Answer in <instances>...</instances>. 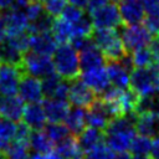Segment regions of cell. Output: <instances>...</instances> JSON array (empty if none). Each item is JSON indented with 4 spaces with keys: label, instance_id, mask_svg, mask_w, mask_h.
<instances>
[{
    "label": "cell",
    "instance_id": "obj_1",
    "mask_svg": "<svg viewBox=\"0 0 159 159\" xmlns=\"http://www.w3.org/2000/svg\"><path fill=\"white\" fill-rule=\"evenodd\" d=\"M91 40L102 52L107 62H118L127 53L119 34L114 29L94 30Z\"/></svg>",
    "mask_w": 159,
    "mask_h": 159
},
{
    "label": "cell",
    "instance_id": "obj_2",
    "mask_svg": "<svg viewBox=\"0 0 159 159\" xmlns=\"http://www.w3.org/2000/svg\"><path fill=\"white\" fill-rule=\"evenodd\" d=\"M52 63L55 72L65 81L72 82L80 76V60L78 52L71 46V43H63L57 46L52 55Z\"/></svg>",
    "mask_w": 159,
    "mask_h": 159
},
{
    "label": "cell",
    "instance_id": "obj_3",
    "mask_svg": "<svg viewBox=\"0 0 159 159\" xmlns=\"http://www.w3.org/2000/svg\"><path fill=\"white\" fill-rule=\"evenodd\" d=\"M129 88L139 97L159 96V77L148 68H134L129 76Z\"/></svg>",
    "mask_w": 159,
    "mask_h": 159
},
{
    "label": "cell",
    "instance_id": "obj_4",
    "mask_svg": "<svg viewBox=\"0 0 159 159\" xmlns=\"http://www.w3.org/2000/svg\"><path fill=\"white\" fill-rule=\"evenodd\" d=\"M91 22L94 30H102V29H117L119 26H123L118 5L117 2H109L104 6H101L93 11H89Z\"/></svg>",
    "mask_w": 159,
    "mask_h": 159
},
{
    "label": "cell",
    "instance_id": "obj_5",
    "mask_svg": "<svg viewBox=\"0 0 159 159\" xmlns=\"http://www.w3.org/2000/svg\"><path fill=\"white\" fill-rule=\"evenodd\" d=\"M119 36L127 53H133L138 48L147 47L153 40V36L144 25L122 26Z\"/></svg>",
    "mask_w": 159,
    "mask_h": 159
},
{
    "label": "cell",
    "instance_id": "obj_6",
    "mask_svg": "<svg viewBox=\"0 0 159 159\" xmlns=\"http://www.w3.org/2000/svg\"><path fill=\"white\" fill-rule=\"evenodd\" d=\"M22 70L25 75L32 76L35 78H45L55 73V67L51 57L39 55L31 51H27L24 55Z\"/></svg>",
    "mask_w": 159,
    "mask_h": 159
},
{
    "label": "cell",
    "instance_id": "obj_7",
    "mask_svg": "<svg viewBox=\"0 0 159 159\" xmlns=\"http://www.w3.org/2000/svg\"><path fill=\"white\" fill-rule=\"evenodd\" d=\"M25 75L21 67L0 62V96L14 97L17 93L21 77Z\"/></svg>",
    "mask_w": 159,
    "mask_h": 159
},
{
    "label": "cell",
    "instance_id": "obj_8",
    "mask_svg": "<svg viewBox=\"0 0 159 159\" xmlns=\"http://www.w3.org/2000/svg\"><path fill=\"white\" fill-rule=\"evenodd\" d=\"M117 5L123 26L142 25L145 19V10L142 0H120Z\"/></svg>",
    "mask_w": 159,
    "mask_h": 159
},
{
    "label": "cell",
    "instance_id": "obj_9",
    "mask_svg": "<svg viewBox=\"0 0 159 159\" xmlns=\"http://www.w3.org/2000/svg\"><path fill=\"white\" fill-rule=\"evenodd\" d=\"M97 99L96 93L87 87L81 80H75L70 83L68 92V103L73 104V107L88 108Z\"/></svg>",
    "mask_w": 159,
    "mask_h": 159
},
{
    "label": "cell",
    "instance_id": "obj_10",
    "mask_svg": "<svg viewBox=\"0 0 159 159\" xmlns=\"http://www.w3.org/2000/svg\"><path fill=\"white\" fill-rule=\"evenodd\" d=\"M1 21L4 24L7 37H12L26 32L30 24L24 11L12 10V9H9L4 15H1Z\"/></svg>",
    "mask_w": 159,
    "mask_h": 159
},
{
    "label": "cell",
    "instance_id": "obj_11",
    "mask_svg": "<svg viewBox=\"0 0 159 159\" xmlns=\"http://www.w3.org/2000/svg\"><path fill=\"white\" fill-rule=\"evenodd\" d=\"M17 93H19V97L27 104L40 103V101L43 97L42 88H41V81L32 76L24 75L20 80Z\"/></svg>",
    "mask_w": 159,
    "mask_h": 159
},
{
    "label": "cell",
    "instance_id": "obj_12",
    "mask_svg": "<svg viewBox=\"0 0 159 159\" xmlns=\"http://www.w3.org/2000/svg\"><path fill=\"white\" fill-rule=\"evenodd\" d=\"M81 81L87 87H89L96 93L97 97L102 96L111 87L106 67H99V68H96V70L83 72L81 75Z\"/></svg>",
    "mask_w": 159,
    "mask_h": 159
},
{
    "label": "cell",
    "instance_id": "obj_13",
    "mask_svg": "<svg viewBox=\"0 0 159 159\" xmlns=\"http://www.w3.org/2000/svg\"><path fill=\"white\" fill-rule=\"evenodd\" d=\"M57 48V41L52 36L51 32H42V34H35L30 35V45L29 50L31 52L43 55V56H51L55 53Z\"/></svg>",
    "mask_w": 159,
    "mask_h": 159
},
{
    "label": "cell",
    "instance_id": "obj_14",
    "mask_svg": "<svg viewBox=\"0 0 159 159\" xmlns=\"http://www.w3.org/2000/svg\"><path fill=\"white\" fill-rule=\"evenodd\" d=\"M46 116L41 103H29L25 106L22 114V123L31 130H42L46 125Z\"/></svg>",
    "mask_w": 159,
    "mask_h": 159
},
{
    "label": "cell",
    "instance_id": "obj_15",
    "mask_svg": "<svg viewBox=\"0 0 159 159\" xmlns=\"http://www.w3.org/2000/svg\"><path fill=\"white\" fill-rule=\"evenodd\" d=\"M46 119L50 123H61L66 119L70 111V103L67 101H58L55 98H46L42 102Z\"/></svg>",
    "mask_w": 159,
    "mask_h": 159
},
{
    "label": "cell",
    "instance_id": "obj_16",
    "mask_svg": "<svg viewBox=\"0 0 159 159\" xmlns=\"http://www.w3.org/2000/svg\"><path fill=\"white\" fill-rule=\"evenodd\" d=\"M25 109V102L20 97H4L0 96V114L12 122H17L22 118Z\"/></svg>",
    "mask_w": 159,
    "mask_h": 159
},
{
    "label": "cell",
    "instance_id": "obj_17",
    "mask_svg": "<svg viewBox=\"0 0 159 159\" xmlns=\"http://www.w3.org/2000/svg\"><path fill=\"white\" fill-rule=\"evenodd\" d=\"M78 60H80V70L82 72L104 67V65L107 62L104 56L102 55V52L96 46H92V47L80 52Z\"/></svg>",
    "mask_w": 159,
    "mask_h": 159
},
{
    "label": "cell",
    "instance_id": "obj_18",
    "mask_svg": "<svg viewBox=\"0 0 159 159\" xmlns=\"http://www.w3.org/2000/svg\"><path fill=\"white\" fill-rule=\"evenodd\" d=\"M76 139L80 149L86 154L104 142V132L93 127H86Z\"/></svg>",
    "mask_w": 159,
    "mask_h": 159
},
{
    "label": "cell",
    "instance_id": "obj_19",
    "mask_svg": "<svg viewBox=\"0 0 159 159\" xmlns=\"http://www.w3.org/2000/svg\"><path fill=\"white\" fill-rule=\"evenodd\" d=\"M106 70H107L109 83L112 87L120 89V91H125L129 88L130 73L124 67H122L118 62H108Z\"/></svg>",
    "mask_w": 159,
    "mask_h": 159
},
{
    "label": "cell",
    "instance_id": "obj_20",
    "mask_svg": "<svg viewBox=\"0 0 159 159\" xmlns=\"http://www.w3.org/2000/svg\"><path fill=\"white\" fill-rule=\"evenodd\" d=\"M65 125L70 130L71 135L78 137L82 130L87 127V120H86V111L84 108L81 107H70V111L67 113V117L65 119Z\"/></svg>",
    "mask_w": 159,
    "mask_h": 159
},
{
    "label": "cell",
    "instance_id": "obj_21",
    "mask_svg": "<svg viewBox=\"0 0 159 159\" xmlns=\"http://www.w3.org/2000/svg\"><path fill=\"white\" fill-rule=\"evenodd\" d=\"M135 132L139 135L153 138L157 133H159V120L152 113L140 114L135 120Z\"/></svg>",
    "mask_w": 159,
    "mask_h": 159
},
{
    "label": "cell",
    "instance_id": "obj_22",
    "mask_svg": "<svg viewBox=\"0 0 159 159\" xmlns=\"http://www.w3.org/2000/svg\"><path fill=\"white\" fill-rule=\"evenodd\" d=\"M137 133H113L104 134V143L117 154L123 152H129V147L132 140Z\"/></svg>",
    "mask_w": 159,
    "mask_h": 159
},
{
    "label": "cell",
    "instance_id": "obj_23",
    "mask_svg": "<svg viewBox=\"0 0 159 159\" xmlns=\"http://www.w3.org/2000/svg\"><path fill=\"white\" fill-rule=\"evenodd\" d=\"M29 148L34 149L35 153L47 155L55 149V144L50 140L43 130H32L29 139Z\"/></svg>",
    "mask_w": 159,
    "mask_h": 159
},
{
    "label": "cell",
    "instance_id": "obj_24",
    "mask_svg": "<svg viewBox=\"0 0 159 159\" xmlns=\"http://www.w3.org/2000/svg\"><path fill=\"white\" fill-rule=\"evenodd\" d=\"M51 34L55 37V40L57 41V43H60V45L68 43L72 40V37H73L72 24L65 21L61 17L55 19L52 29H51Z\"/></svg>",
    "mask_w": 159,
    "mask_h": 159
},
{
    "label": "cell",
    "instance_id": "obj_25",
    "mask_svg": "<svg viewBox=\"0 0 159 159\" xmlns=\"http://www.w3.org/2000/svg\"><path fill=\"white\" fill-rule=\"evenodd\" d=\"M24 55L25 53L16 50L6 40L0 45V62L2 63H7V65H12V66L22 68Z\"/></svg>",
    "mask_w": 159,
    "mask_h": 159
},
{
    "label": "cell",
    "instance_id": "obj_26",
    "mask_svg": "<svg viewBox=\"0 0 159 159\" xmlns=\"http://www.w3.org/2000/svg\"><path fill=\"white\" fill-rule=\"evenodd\" d=\"M152 143H153L152 138L143 137V135H135L130 143L129 153L133 157H148V154H150Z\"/></svg>",
    "mask_w": 159,
    "mask_h": 159
},
{
    "label": "cell",
    "instance_id": "obj_27",
    "mask_svg": "<svg viewBox=\"0 0 159 159\" xmlns=\"http://www.w3.org/2000/svg\"><path fill=\"white\" fill-rule=\"evenodd\" d=\"M43 132L53 144H57L71 135L67 127L62 123H48L45 125Z\"/></svg>",
    "mask_w": 159,
    "mask_h": 159
},
{
    "label": "cell",
    "instance_id": "obj_28",
    "mask_svg": "<svg viewBox=\"0 0 159 159\" xmlns=\"http://www.w3.org/2000/svg\"><path fill=\"white\" fill-rule=\"evenodd\" d=\"M130 55H132L134 68H148L154 63V58L149 47L138 48Z\"/></svg>",
    "mask_w": 159,
    "mask_h": 159
},
{
    "label": "cell",
    "instance_id": "obj_29",
    "mask_svg": "<svg viewBox=\"0 0 159 159\" xmlns=\"http://www.w3.org/2000/svg\"><path fill=\"white\" fill-rule=\"evenodd\" d=\"M93 31H94V29L92 26L91 19H88L86 16H83L80 21L72 24L73 37H91Z\"/></svg>",
    "mask_w": 159,
    "mask_h": 159
},
{
    "label": "cell",
    "instance_id": "obj_30",
    "mask_svg": "<svg viewBox=\"0 0 159 159\" xmlns=\"http://www.w3.org/2000/svg\"><path fill=\"white\" fill-rule=\"evenodd\" d=\"M17 124L6 118H0V140L4 143H11L16 135Z\"/></svg>",
    "mask_w": 159,
    "mask_h": 159
},
{
    "label": "cell",
    "instance_id": "obj_31",
    "mask_svg": "<svg viewBox=\"0 0 159 159\" xmlns=\"http://www.w3.org/2000/svg\"><path fill=\"white\" fill-rule=\"evenodd\" d=\"M62 81V78L55 72L45 78L41 80V88H42V94L46 98H52L55 94V91L57 88V86L60 84V82Z\"/></svg>",
    "mask_w": 159,
    "mask_h": 159
},
{
    "label": "cell",
    "instance_id": "obj_32",
    "mask_svg": "<svg viewBox=\"0 0 159 159\" xmlns=\"http://www.w3.org/2000/svg\"><path fill=\"white\" fill-rule=\"evenodd\" d=\"M84 159H116V153L103 142L91 152L86 153Z\"/></svg>",
    "mask_w": 159,
    "mask_h": 159
},
{
    "label": "cell",
    "instance_id": "obj_33",
    "mask_svg": "<svg viewBox=\"0 0 159 159\" xmlns=\"http://www.w3.org/2000/svg\"><path fill=\"white\" fill-rule=\"evenodd\" d=\"M66 5H67L66 0H45L42 2L45 12L50 15L52 19H58V16H61L62 11L65 10Z\"/></svg>",
    "mask_w": 159,
    "mask_h": 159
},
{
    "label": "cell",
    "instance_id": "obj_34",
    "mask_svg": "<svg viewBox=\"0 0 159 159\" xmlns=\"http://www.w3.org/2000/svg\"><path fill=\"white\" fill-rule=\"evenodd\" d=\"M84 16V12L83 10L76 7V6H72V5H66L65 10L62 11L61 14V19H63L65 21L70 22V24H75L77 21H80L82 17Z\"/></svg>",
    "mask_w": 159,
    "mask_h": 159
},
{
    "label": "cell",
    "instance_id": "obj_35",
    "mask_svg": "<svg viewBox=\"0 0 159 159\" xmlns=\"http://www.w3.org/2000/svg\"><path fill=\"white\" fill-rule=\"evenodd\" d=\"M31 132L32 130L25 123H19L17 124V129H16V135H15V139L12 142H17V143L29 145V139H30Z\"/></svg>",
    "mask_w": 159,
    "mask_h": 159
},
{
    "label": "cell",
    "instance_id": "obj_36",
    "mask_svg": "<svg viewBox=\"0 0 159 159\" xmlns=\"http://www.w3.org/2000/svg\"><path fill=\"white\" fill-rule=\"evenodd\" d=\"M43 12H45V10H43L42 4H37V2H32V1H30L29 6H27V9L25 11V14H26V16H27L30 22H32L36 19H39Z\"/></svg>",
    "mask_w": 159,
    "mask_h": 159
},
{
    "label": "cell",
    "instance_id": "obj_37",
    "mask_svg": "<svg viewBox=\"0 0 159 159\" xmlns=\"http://www.w3.org/2000/svg\"><path fill=\"white\" fill-rule=\"evenodd\" d=\"M68 92H70V82L62 80L60 82V84L57 86L52 98L58 99V101H67L68 102Z\"/></svg>",
    "mask_w": 159,
    "mask_h": 159
},
{
    "label": "cell",
    "instance_id": "obj_38",
    "mask_svg": "<svg viewBox=\"0 0 159 159\" xmlns=\"http://www.w3.org/2000/svg\"><path fill=\"white\" fill-rule=\"evenodd\" d=\"M142 2L148 16L159 19V0H142Z\"/></svg>",
    "mask_w": 159,
    "mask_h": 159
},
{
    "label": "cell",
    "instance_id": "obj_39",
    "mask_svg": "<svg viewBox=\"0 0 159 159\" xmlns=\"http://www.w3.org/2000/svg\"><path fill=\"white\" fill-rule=\"evenodd\" d=\"M143 22H144L145 29L150 32V35L153 37L159 36V19L152 17V16H145Z\"/></svg>",
    "mask_w": 159,
    "mask_h": 159
},
{
    "label": "cell",
    "instance_id": "obj_40",
    "mask_svg": "<svg viewBox=\"0 0 159 159\" xmlns=\"http://www.w3.org/2000/svg\"><path fill=\"white\" fill-rule=\"evenodd\" d=\"M149 48H150V52L153 55V58L157 62H159V36L153 37V40L149 45Z\"/></svg>",
    "mask_w": 159,
    "mask_h": 159
},
{
    "label": "cell",
    "instance_id": "obj_41",
    "mask_svg": "<svg viewBox=\"0 0 159 159\" xmlns=\"http://www.w3.org/2000/svg\"><path fill=\"white\" fill-rule=\"evenodd\" d=\"M109 2H111V0H88V6H87V9H88L89 11H93V10L101 7V6H104V5L109 4Z\"/></svg>",
    "mask_w": 159,
    "mask_h": 159
},
{
    "label": "cell",
    "instance_id": "obj_42",
    "mask_svg": "<svg viewBox=\"0 0 159 159\" xmlns=\"http://www.w3.org/2000/svg\"><path fill=\"white\" fill-rule=\"evenodd\" d=\"M150 159H159V137H157L152 143Z\"/></svg>",
    "mask_w": 159,
    "mask_h": 159
},
{
    "label": "cell",
    "instance_id": "obj_43",
    "mask_svg": "<svg viewBox=\"0 0 159 159\" xmlns=\"http://www.w3.org/2000/svg\"><path fill=\"white\" fill-rule=\"evenodd\" d=\"M66 1L70 5L76 6V7L81 9V10H83V9H86L88 6V0H66Z\"/></svg>",
    "mask_w": 159,
    "mask_h": 159
},
{
    "label": "cell",
    "instance_id": "obj_44",
    "mask_svg": "<svg viewBox=\"0 0 159 159\" xmlns=\"http://www.w3.org/2000/svg\"><path fill=\"white\" fill-rule=\"evenodd\" d=\"M15 0H0V10H9Z\"/></svg>",
    "mask_w": 159,
    "mask_h": 159
},
{
    "label": "cell",
    "instance_id": "obj_45",
    "mask_svg": "<svg viewBox=\"0 0 159 159\" xmlns=\"http://www.w3.org/2000/svg\"><path fill=\"white\" fill-rule=\"evenodd\" d=\"M6 40V31H5V27H4V24L1 21V17H0V45Z\"/></svg>",
    "mask_w": 159,
    "mask_h": 159
},
{
    "label": "cell",
    "instance_id": "obj_46",
    "mask_svg": "<svg viewBox=\"0 0 159 159\" xmlns=\"http://www.w3.org/2000/svg\"><path fill=\"white\" fill-rule=\"evenodd\" d=\"M46 159H66V158H63V157H62L61 154H58L56 150H52L50 154H47Z\"/></svg>",
    "mask_w": 159,
    "mask_h": 159
},
{
    "label": "cell",
    "instance_id": "obj_47",
    "mask_svg": "<svg viewBox=\"0 0 159 159\" xmlns=\"http://www.w3.org/2000/svg\"><path fill=\"white\" fill-rule=\"evenodd\" d=\"M29 159H46V157L43 154H40V153H35V154H30Z\"/></svg>",
    "mask_w": 159,
    "mask_h": 159
},
{
    "label": "cell",
    "instance_id": "obj_48",
    "mask_svg": "<svg viewBox=\"0 0 159 159\" xmlns=\"http://www.w3.org/2000/svg\"><path fill=\"white\" fill-rule=\"evenodd\" d=\"M7 144H9V143H4V142H1V140H0V150H4V152H5V150H6Z\"/></svg>",
    "mask_w": 159,
    "mask_h": 159
},
{
    "label": "cell",
    "instance_id": "obj_49",
    "mask_svg": "<svg viewBox=\"0 0 159 159\" xmlns=\"http://www.w3.org/2000/svg\"><path fill=\"white\" fill-rule=\"evenodd\" d=\"M154 116H155V118L159 120V103H158V106H157V108H155V111H154V113H153Z\"/></svg>",
    "mask_w": 159,
    "mask_h": 159
},
{
    "label": "cell",
    "instance_id": "obj_50",
    "mask_svg": "<svg viewBox=\"0 0 159 159\" xmlns=\"http://www.w3.org/2000/svg\"><path fill=\"white\" fill-rule=\"evenodd\" d=\"M0 159H9L7 158V154L4 150H0Z\"/></svg>",
    "mask_w": 159,
    "mask_h": 159
},
{
    "label": "cell",
    "instance_id": "obj_51",
    "mask_svg": "<svg viewBox=\"0 0 159 159\" xmlns=\"http://www.w3.org/2000/svg\"><path fill=\"white\" fill-rule=\"evenodd\" d=\"M132 159H150L149 157H133Z\"/></svg>",
    "mask_w": 159,
    "mask_h": 159
},
{
    "label": "cell",
    "instance_id": "obj_52",
    "mask_svg": "<svg viewBox=\"0 0 159 159\" xmlns=\"http://www.w3.org/2000/svg\"><path fill=\"white\" fill-rule=\"evenodd\" d=\"M30 1H32V2H37V4H42L45 0H30Z\"/></svg>",
    "mask_w": 159,
    "mask_h": 159
},
{
    "label": "cell",
    "instance_id": "obj_53",
    "mask_svg": "<svg viewBox=\"0 0 159 159\" xmlns=\"http://www.w3.org/2000/svg\"><path fill=\"white\" fill-rule=\"evenodd\" d=\"M116 1H117V2H118V1H120V0H116Z\"/></svg>",
    "mask_w": 159,
    "mask_h": 159
},
{
    "label": "cell",
    "instance_id": "obj_54",
    "mask_svg": "<svg viewBox=\"0 0 159 159\" xmlns=\"http://www.w3.org/2000/svg\"><path fill=\"white\" fill-rule=\"evenodd\" d=\"M0 17H1V12H0Z\"/></svg>",
    "mask_w": 159,
    "mask_h": 159
},
{
    "label": "cell",
    "instance_id": "obj_55",
    "mask_svg": "<svg viewBox=\"0 0 159 159\" xmlns=\"http://www.w3.org/2000/svg\"><path fill=\"white\" fill-rule=\"evenodd\" d=\"M0 116H1V114H0Z\"/></svg>",
    "mask_w": 159,
    "mask_h": 159
}]
</instances>
